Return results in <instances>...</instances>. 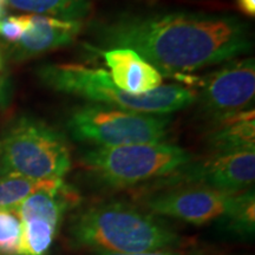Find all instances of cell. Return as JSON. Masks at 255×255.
<instances>
[{
  "label": "cell",
  "instance_id": "cell-1",
  "mask_svg": "<svg viewBox=\"0 0 255 255\" xmlns=\"http://www.w3.org/2000/svg\"><path fill=\"white\" fill-rule=\"evenodd\" d=\"M85 34L92 52L130 49L162 76L181 82L254 46L250 24L238 15L190 9L119 11L89 21Z\"/></svg>",
  "mask_w": 255,
  "mask_h": 255
},
{
  "label": "cell",
  "instance_id": "cell-2",
  "mask_svg": "<svg viewBox=\"0 0 255 255\" xmlns=\"http://www.w3.org/2000/svg\"><path fill=\"white\" fill-rule=\"evenodd\" d=\"M69 237L75 246L115 254L175 250L183 241L161 219L122 201L79 210L70 222Z\"/></svg>",
  "mask_w": 255,
  "mask_h": 255
},
{
  "label": "cell",
  "instance_id": "cell-3",
  "mask_svg": "<svg viewBox=\"0 0 255 255\" xmlns=\"http://www.w3.org/2000/svg\"><path fill=\"white\" fill-rule=\"evenodd\" d=\"M37 75L43 84L60 94L136 113L170 115L189 108L196 100L195 89L180 84H162L143 95L128 94L115 85L109 72L82 64H46Z\"/></svg>",
  "mask_w": 255,
  "mask_h": 255
},
{
  "label": "cell",
  "instance_id": "cell-4",
  "mask_svg": "<svg viewBox=\"0 0 255 255\" xmlns=\"http://www.w3.org/2000/svg\"><path fill=\"white\" fill-rule=\"evenodd\" d=\"M186 149L169 142L92 148L81 162L96 180L107 187L130 188L164 180L193 162Z\"/></svg>",
  "mask_w": 255,
  "mask_h": 255
},
{
  "label": "cell",
  "instance_id": "cell-5",
  "mask_svg": "<svg viewBox=\"0 0 255 255\" xmlns=\"http://www.w3.org/2000/svg\"><path fill=\"white\" fill-rule=\"evenodd\" d=\"M71 168L65 137L44 121L23 116L0 139V173L32 180H59Z\"/></svg>",
  "mask_w": 255,
  "mask_h": 255
},
{
  "label": "cell",
  "instance_id": "cell-6",
  "mask_svg": "<svg viewBox=\"0 0 255 255\" xmlns=\"http://www.w3.org/2000/svg\"><path fill=\"white\" fill-rule=\"evenodd\" d=\"M173 123L171 115L143 114L88 103L72 109L66 130L73 141L94 148L165 142Z\"/></svg>",
  "mask_w": 255,
  "mask_h": 255
},
{
  "label": "cell",
  "instance_id": "cell-7",
  "mask_svg": "<svg viewBox=\"0 0 255 255\" xmlns=\"http://www.w3.org/2000/svg\"><path fill=\"white\" fill-rule=\"evenodd\" d=\"M197 84L201 89L194 104L207 124L251 109L255 96L254 58L229 60Z\"/></svg>",
  "mask_w": 255,
  "mask_h": 255
},
{
  "label": "cell",
  "instance_id": "cell-8",
  "mask_svg": "<svg viewBox=\"0 0 255 255\" xmlns=\"http://www.w3.org/2000/svg\"><path fill=\"white\" fill-rule=\"evenodd\" d=\"M234 195L202 186L177 184L158 188L142 197L144 209L157 216L203 225L226 218L231 210Z\"/></svg>",
  "mask_w": 255,
  "mask_h": 255
},
{
  "label": "cell",
  "instance_id": "cell-9",
  "mask_svg": "<svg viewBox=\"0 0 255 255\" xmlns=\"http://www.w3.org/2000/svg\"><path fill=\"white\" fill-rule=\"evenodd\" d=\"M255 180V149L222 154H209L208 157L193 162L158 182L159 187L194 184L221 193L234 194L253 188Z\"/></svg>",
  "mask_w": 255,
  "mask_h": 255
},
{
  "label": "cell",
  "instance_id": "cell-10",
  "mask_svg": "<svg viewBox=\"0 0 255 255\" xmlns=\"http://www.w3.org/2000/svg\"><path fill=\"white\" fill-rule=\"evenodd\" d=\"M82 28L83 21L28 14L27 30L13 44L11 55L15 60H25L59 47L69 46L77 39Z\"/></svg>",
  "mask_w": 255,
  "mask_h": 255
},
{
  "label": "cell",
  "instance_id": "cell-11",
  "mask_svg": "<svg viewBox=\"0 0 255 255\" xmlns=\"http://www.w3.org/2000/svg\"><path fill=\"white\" fill-rule=\"evenodd\" d=\"M109 68V76L121 90L131 95H143L159 88L163 76L151 64L130 49L97 51Z\"/></svg>",
  "mask_w": 255,
  "mask_h": 255
},
{
  "label": "cell",
  "instance_id": "cell-12",
  "mask_svg": "<svg viewBox=\"0 0 255 255\" xmlns=\"http://www.w3.org/2000/svg\"><path fill=\"white\" fill-rule=\"evenodd\" d=\"M205 143L209 154L255 149V111L248 109L208 123Z\"/></svg>",
  "mask_w": 255,
  "mask_h": 255
},
{
  "label": "cell",
  "instance_id": "cell-13",
  "mask_svg": "<svg viewBox=\"0 0 255 255\" xmlns=\"http://www.w3.org/2000/svg\"><path fill=\"white\" fill-rule=\"evenodd\" d=\"M78 200L77 194L60 178L31 194L18 206L14 213L20 222L43 220L57 228L64 213L76 205Z\"/></svg>",
  "mask_w": 255,
  "mask_h": 255
},
{
  "label": "cell",
  "instance_id": "cell-14",
  "mask_svg": "<svg viewBox=\"0 0 255 255\" xmlns=\"http://www.w3.org/2000/svg\"><path fill=\"white\" fill-rule=\"evenodd\" d=\"M6 5L31 14L69 21H83L90 17L94 8L91 0H6Z\"/></svg>",
  "mask_w": 255,
  "mask_h": 255
},
{
  "label": "cell",
  "instance_id": "cell-15",
  "mask_svg": "<svg viewBox=\"0 0 255 255\" xmlns=\"http://www.w3.org/2000/svg\"><path fill=\"white\" fill-rule=\"evenodd\" d=\"M60 180V178H59ZM56 180H32L19 175L0 176V212H14L34 191L43 189Z\"/></svg>",
  "mask_w": 255,
  "mask_h": 255
},
{
  "label": "cell",
  "instance_id": "cell-16",
  "mask_svg": "<svg viewBox=\"0 0 255 255\" xmlns=\"http://www.w3.org/2000/svg\"><path fill=\"white\" fill-rule=\"evenodd\" d=\"M56 229L43 220L21 222L18 255H45L52 244Z\"/></svg>",
  "mask_w": 255,
  "mask_h": 255
},
{
  "label": "cell",
  "instance_id": "cell-17",
  "mask_svg": "<svg viewBox=\"0 0 255 255\" xmlns=\"http://www.w3.org/2000/svg\"><path fill=\"white\" fill-rule=\"evenodd\" d=\"M226 219L235 232L248 235L253 234L255 229V196L253 188L235 195L234 202L226 215Z\"/></svg>",
  "mask_w": 255,
  "mask_h": 255
},
{
  "label": "cell",
  "instance_id": "cell-18",
  "mask_svg": "<svg viewBox=\"0 0 255 255\" xmlns=\"http://www.w3.org/2000/svg\"><path fill=\"white\" fill-rule=\"evenodd\" d=\"M21 222L14 212H0V252L5 255H18Z\"/></svg>",
  "mask_w": 255,
  "mask_h": 255
},
{
  "label": "cell",
  "instance_id": "cell-19",
  "mask_svg": "<svg viewBox=\"0 0 255 255\" xmlns=\"http://www.w3.org/2000/svg\"><path fill=\"white\" fill-rule=\"evenodd\" d=\"M28 27V14L9 15L0 19V36L8 43L15 44Z\"/></svg>",
  "mask_w": 255,
  "mask_h": 255
},
{
  "label": "cell",
  "instance_id": "cell-20",
  "mask_svg": "<svg viewBox=\"0 0 255 255\" xmlns=\"http://www.w3.org/2000/svg\"><path fill=\"white\" fill-rule=\"evenodd\" d=\"M239 11L241 13L254 17L255 15V0H235Z\"/></svg>",
  "mask_w": 255,
  "mask_h": 255
},
{
  "label": "cell",
  "instance_id": "cell-21",
  "mask_svg": "<svg viewBox=\"0 0 255 255\" xmlns=\"http://www.w3.org/2000/svg\"><path fill=\"white\" fill-rule=\"evenodd\" d=\"M100 255H180L174 250L169 251H154L144 252V253H133V254H115V253H98Z\"/></svg>",
  "mask_w": 255,
  "mask_h": 255
},
{
  "label": "cell",
  "instance_id": "cell-22",
  "mask_svg": "<svg viewBox=\"0 0 255 255\" xmlns=\"http://www.w3.org/2000/svg\"><path fill=\"white\" fill-rule=\"evenodd\" d=\"M5 18V4L0 1V19Z\"/></svg>",
  "mask_w": 255,
  "mask_h": 255
},
{
  "label": "cell",
  "instance_id": "cell-23",
  "mask_svg": "<svg viewBox=\"0 0 255 255\" xmlns=\"http://www.w3.org/2000/svg\"><path fill=\"white\" fill-rule=\"evenodd\" d=\"M0 1H1L2 4H5V5H6V0H0Z\"/></svg>",
  "mask_w": 255,
  "mask_h": 255
},
{
  "label": "cell",
  "instance_id": "cell-24",
  "mask_svg": "<svg viewBox=\"0 0 255 255\" xmlns=\"http://www.w3.org/2000/svg\"><path fill=\"white\" fill-rule=\"evenodd\" d=\"M0 68H1V59H0Z\"/></svg>",
  "mask_w": 255,
  "mask_h": 255
}]
</instances>
